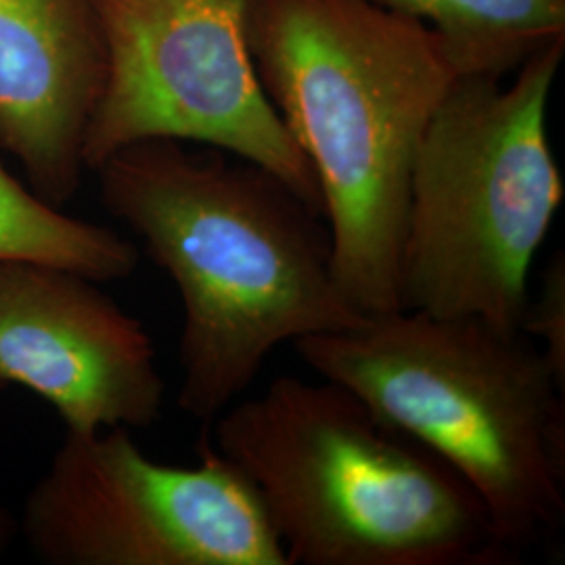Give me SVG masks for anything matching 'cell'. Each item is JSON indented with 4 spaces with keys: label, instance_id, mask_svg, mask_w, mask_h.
<instances>
[{
    "label": "cell",
    "instance_id": "11",
    "mask_svg": "<svg viewBox=\"0 0 565 565\" xmlns=\"http://www.w3.org/2000/svg\"><path fill=\"white\" fill-rule=\"evenodd\" d=\"M53 264L95 281H120L139 266V249L116 231L74 218L44 202L0 163V263Z\"/></svg>",
    "mask_w": 565,
    "mask_h": 565
},
{
    "label": "cell",
    "instance_id": "4",
    "mask_svg": "<svg viewBox=\"0 0 565 565\" xmlns=\"http://www.w3.org/2000/svg\"><path fill=\"white\" fill-rule=\"evenodd\" d=\"M323 380L450 465L499 539L524 548L565 522V382L522 331L392 310L294 342Z\"/></svg>",
    "mask_w": 565,
    "mask_h": 565
},
{
    "label": "cell",
    "instance_id": "10",
    "mask_svg": "<svg viewBox=\"0 0 565 565\" xmlns=\"http://www.w3.org/2000/svg\"><path fill=\"white\" fill-rule=\"evenodd\" d=\"M431 28L459 76L507 78L565 42V0H375Z\"/></svg>",
    "mask_w": 565,
    "mask_h": 565
},
{
    "label": "cell",
    "instance_id": "12",
    "mask_svg": "<svg viewBox=\"0 0 565 565\" xmlns=\"http://www.w3.org/2000/svg\"><path fill=\"white\" fill-rule=\"evenodd\" d=\"M520 331L536 343L565 382V258L555 254L546 264L536 300H527Z\"/></svg>",
    "mask_w": 565,
    "mask_h": 565
},
{
    "label": "cell",
    "instance_id": "8",
    "mask_svg": "<svg viewBox=\"0 0 565 565\" xmlns=\"http://www.w3.org/2000/svg\"><path fill=\"white\" fill-rule=\"evenodd\" d=\"M99 285L53 264L0 263V373L51 404L72 434L162 417L153 340Z\"/></svg>",
    "mask_w": 565,
    "mask_h": 565
},
{
    "label": "cell",
    "instance_id": "2",
    "mask_svg": "<svg viewBox=\"0 0 565 565\" xmlns=\"http://www.w3.org/2000/svg\"><path fill=\"white\" fill-rule=\"evenodd\" d=\"M247 34L319 184L345 300L364 317L401 310L411 170L459 78L445 42L375 0H252Z\"/></svg>",
    "mask_w": 565,
    "mask_h": 565
},
{
    "label": "cell",
    "instance_id": "1",
    "mask_svg": "<svg viewBox=\"0 0 565 565\" xmlns=\"http://www.w3.org/2000/svg\"><path fill=\"white\" fill-rule=\"evenodd\" d=\"M103 205L174 282L179 406L212 424L281 343L361 323L323 212L254 163L179 141L124 147L95 170Z\"/></svg>",
    "mask_w": 565,
    "mask_h": 565
},
{
    "label": "cell",
    "instance_id": "5",
    "mask_svg": "<svg viewBox=\"0 0 565 565\" xmlns=\"http://www.w3.org/2000/svg\"><path fill=\"white\" fill-rule=\"evenodd\" d=\"M564 46L507 78L459 76L448 88L411 170L401 310L520 331L530 268L565 198L546 128Z\"/></svg>",
    "mask_w": 565,
    "mask_h": 565
},
{
    "label": "cell",
    "instance_id": "13",
    "mask_svg": "<svg viewBox=\"0 0 565 565\" xmlns=\"http://www.w3.org/2000/svg\"><path fill=\"white\" fill-rule=\"evenodd\" d=\"M11 536H13V522H11L9 513L0 507V555H2V551L9 545Z\"/></svg>",
    "mask_w": 565,
    "mask_h": 565
},
{
    "label": "cell",
    "instance_id": "3",
    "mask_svg": "<svg viewBox=\"0 0 565 565\" xmlns=\"http://www.w3.org/2000/svg\"><path fill=\"white\" fill-rule=\"evenodd\" d=\"M289 565H511L484 503L359 394L282 375L212 422Z\"/></svg>",
    "mask_w": 565,
    "mask_h": 565
},
{
    "label": "cell",
    "instance_id": "9",
    "mask_svg": "<svg viewBox=\"0 0 565 565\" xmlns=\"http://www.w3.org/2000/svg\"><path fill=\"white\" fill-rule=\"evenodd\" d=\"M103 74L93 0H0V149L57 207L86 172L84 139Z\"/></svg>",
    "mask_w": 565,
    "mask_h": 565
},
{
    "label": "cell",
    "instance_id": "7",
    "mask_svg": "<svg viewBox=\"0 0 565 565\" xmlns=\"http://www.w3.org/2000/svg\"><path fill=\"white\" fill-rule=\"evenodd\" d=\"M21 534L51 565H289L263 503L210 438L200 463L153 461L128 427L65 431Z\"/></svg>",
    "mask_w": 565,
    "mask_h": 565
},
{
    "label": "cell",
    "instance_id": "14",
    "mask_svg": "<svg viewBox=\"0 0 565 565\" xmlns=\"http://www.w3.org/2000/svg\"><path fill=\"white\" fill-rule=\"evenodd\" d=\"M9 382H7V377H4V375H2V373H0V392H2V390H7V387H9Z\"/></svg>",
    "mask_w": 565,
    "mask_h": 565
},
{
    "label": "cell",
    "instance_id": "6",
    "mask_svg": "<svg viewBox=\"0 0 565 565\" xmlns=\"http://www.w3.org/2000/svg\"><path fill=\"white\" fill-rule=\"evenodd\" d=\"M93 4L105 74L84 139L86 170L135 142H198L263 168L321 210L312 168L256 72L252 0Z\"/></svg>",
    "mask_w": 565,
    "mask_h": 565
}]
</instances>
